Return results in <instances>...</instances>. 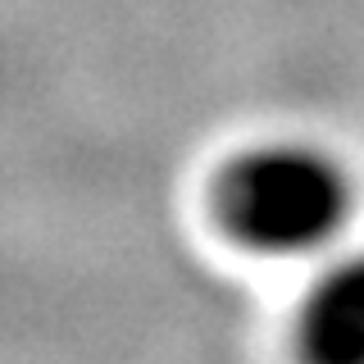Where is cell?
Here are the masks:
<instances>
[{"label":"cell","mask_w":364,"mask_h":364,"mask_svg":"<svg viewBox=\"0 0 364 364\" xmlns=\"http://www.w3.org/2000/svg\"><path fill=\"white\" fill-rule=\"evenodd\" d=\"M210 219L232 246L264 259L333 246L355 210V178L314 141H250L210 178Z\"/></svg>","instance_id":"obj_1"},{"label":"cell","mask_w":364,"mask_h":364,"mask_svg":"<svg viewBox=\"0 0 364 364\" xmlns=\"http://www.w3.org/2000/svg\"><path fill=\"white\" fill-rule=\"evenodd\" d=\"M301 364H364V250H346L314 273L291 314Z\"/></svg>","instance_id":"obj_2"}]
</instances>
